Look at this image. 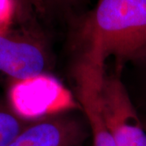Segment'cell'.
Masks as SVG:
<instances>
[{"instance_id":"2","label":"cell","mask_w":146,"mask_h":146,"mask_svg":"<svg viewBox=\"0 0 146 146\" xmlns=\"http://www.w3.org/2000/svg\"><path fill=\"white\" fill-rule=\"evenodd\" d=\"M100 99L105 121L116 146H146V130L129 94L117 75L100 82Z\"/></svg>"},{"instance_id":"6","label":"cell","mask_w":146,"mask_h":146,"mask_svg":"<svg viewBox=\"0 0 146 146\" xmlns=\"http://www.w3.org/2000/svg\"><path fill=\"white\" fill-rule=\"evenodd\" d=\"M18 16L21 21H27L33 11L45 12L42 0H14Z\"/></svg>"},{"instance_id":"5","label":"cell","mask_w":146,"mask_h":146,"mask_svg":"<svg viewBox=\"0 0 146 146\" xmlns=\"http://www.w3.org/2000/svg\"><path fill=\"white\" fill-rule=\"evenodd\" d=\"M33 120L21 114L13 105L0 97V146H8Z\"/></svg>"},{"instance_id":"4","label":"cell","mask_w":146,"mask_h":146,"mask_svg":"<svg viewBox=\"0 0 146 146\" xmlns=\"http://www.w3.org/2000/svg\"><path fill=\"white\" fill-rule=\"evenodd\" d=\"M86 136L83 120L62 112L33 119L8 146H81Z\"/></svg>"},{"instance_id":"1","label":"cell","mask_w":146,"mask_h":146,"mask_svg":"<svg viewBox=\"0 0 146 146\" xmlns=\"http://www.w3.org/2000/svg\"><path fill=\"white\" fill-rule=\"evenodd\" d=\"M79 37L104 61L146 63V0H98L78 25Z\"/></svg>"},{"instance_id":"3","label":"cell","mask_w":146,"mask_h":146,"mask_svg":"<svg viewBox=\"0 0 146 146\" xmlns=\"http://www.w3.org/2000/svg\"><path fill=\"white\" fill-rule=\"evenodd\" d=\"M49 58L42 43L25 33H0V73L17 81H28L46 72Z\"/></svg>"},{"instance_id":"8","label":"cell","mask_w":146,"mask_h":146,"mask_svg":"<svg viewBox=\"0 0 146 146\" xmlns=\"http://www.w3.org/2000/svg\"><path fill=\"white\" fill-rule=\"evenodd\" d=\"M142 121H143V124H144V127H145V128L146 130V118L145 119H142Z\"/></svg>"},{"instance_id":"7","label":"cell","mask_w":146,"mask_h":146,"mask_svg":"<svg viewBox=\"0 0 146 146\" xmlns=\"http://www.w3.org/2000/svg\"><path fill=\"white\" fill-rule=\"evenodd\" d=\"M82 0H42L45 11L47 8L66 10L77 5Z\"/></svg>"}]
</instances>
